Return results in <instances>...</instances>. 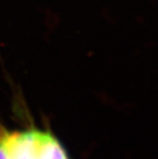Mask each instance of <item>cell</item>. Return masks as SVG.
I'll return each mask as SVG.
<instances>
[{
	"label": "cell",
	"mask_w": 158,
	"mask_h": 159,
	"mask_svg": "<svg viewBox=\"0 0 158 159\" xmlns=\"http://www.w3.org/2000/svg\"><path fill=\"white\" fill-rule=\"evenodd\" d=\"M11 159H68L62 145L50 133L32 129L4 132Z\"/></svg>",
	"instance_id": "cell-1"
},
{
	"label": "cell",
	"mask_w": 158,
	"mask_h": 159,
	"mask_svg": "<svg viewBox=\"0 0 158 159\" xmlns=\"http://www.w3.org/2000/svg\"><path fill=\"white\" fill-rule=\"evenodd\" d=\"M0 159H11V155L4 136V132L0 134Z\"/></svg>",
	"instance_id": "cell-2"
}]
</instances>
